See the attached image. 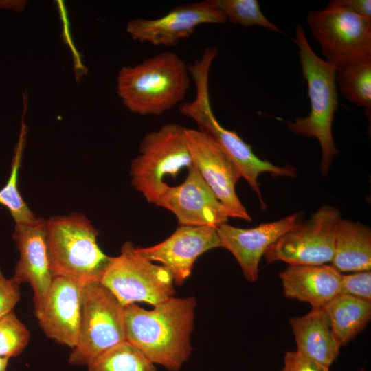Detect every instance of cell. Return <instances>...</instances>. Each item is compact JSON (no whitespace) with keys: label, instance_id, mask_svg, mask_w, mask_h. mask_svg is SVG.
Wrapping results in <instances>:
<instances>
[{"label":"cell","instance_id":"obj_1","mask_svg":"<svg viewBox=\"0 0 371 371\" xmlns=\"http://www.w3.org/2000/svg\"><path fill=\"white\" fill-rule=\"evenodd\" d=\"M194 297H172L153 310L135 304L124 306L126 340L153 363L179 370L192 352Z\"/></svg>","mask_w":371,"mask_h":371},{"label":"cell","instance_id":"obj_2","mask_svg":"<svg viewBox=\"0 0 371 371\" xmlns=\"http://www.w3.org/2000/svg\"><path fill=\"white\" fill-rule=\"evenodd\" d=\"M217 54L216 47H206L200 58L188 65L189 72L195 85L196 95L192 101L181 104L179 111L181 114L196 122L198 130L208 134L216 141L237 167L240 177L247 181L252 191L257 194L260 207L264 210L267 205L258 181L260 173L268 172L276 177H294L297 172L291 165L278 166L269 161L260 159L254 154L251 145L246 143L235 131L226 129L218 122L212 109L209 90L210 68Z\"/></svg>","mask_w":371,"mask_h":371},{"label":"cell","instance_id":"obj_3","mask_svg":"<svg viewBox=\"0 0 371 371\" xmlns=\"http://www.w3.org/2000/svg\"><path fill=\"white\" fill-rule=\"evenodd\" d=\"M187 65L176 53L165 51L117 76V94L131 113L161 115L182 102L190 88Z\"/></svg>","mask_w":371,"mask_h":371},{"label":"cell","instance_id":"obj_4","mask_svg":"<svg viewBox=\"0 0 371 371\" xmlns=\"http://www.w3.org/2000/svg\"><path fill=\"white\" fill-rule=\"evenodd\" d=\"M293 41L298 48L303 78L308 86L311 110L308 116L296 117L293 122H289L287 127L295 134L317 139L322 150L319 170L323 175H326L339 153L332 133L339 104L336 70L315 54L300 25L295 27Z\"/></svg>","mask_w":371,"mask_h":371},{"label":"cell","instance_id":"obj_5","mask_svg":"<svg viewBox=\"0 0 371 371\" xmlns=\"http://www.w3.org/2000/svg\"><path fill=\"white\" fill-rule=\"evenodd\" d=\"M98 232L81 213L47 221V247L53 277L100 281L111 258L98 244Z\"/></svg>","mask_w":371,"mask_h":371},{"label":"cell","instance_id":"obj_6","mask_svg":"<svg viewBox=\"0 0 371 371\" xmlns=\"http://www.w3.org/2000/svg\"><path fill=\"white\" fill-rule=\"evenodd\" d=\"M311 32L325 60L336 71L371 61V21L330 1L306 17Z\"/></svg>","mask_w":371,"mask_h":371},{"label":"cell","instance_id":"obj_7","mask_svg":"<svg viewBox=\"0 0 371 371\" xmlns=\"http://www.w3.org/2000/svg\"><path fill=\"white\" fill-rule=\"evenodd\" d=\"M186 128L168 123L146 134L140 142L139 155L131 162V184L146 200L157 203L166 183V176L176 177L192 159L185 140Z\"/></svg>","mask_w":371,"mask_h":371},{"label":"cell","instance_id":"obj_8","mask_svg":"<svg viewBox=\"0 0 371 371\" xmlns=\"http://www.w3.org/2000/svg\"><path fill=\"white\" fill-rule=\"evenodd\" d=\"M126 340L124 306L99 281L85 284L78 341L69 355L73 365H88Z\"/></svg>","mask_w":371,"mask_h":371},{"label":"cell","instance_id":"obj_9","mask_svg":"<svg viewBox=\"0 0 371 371\" xmlns=\"http://www.w3.org/2000/svg\"><path fill=\"white\" fill-rule=\"evenodd\" d=\"M124 305L146 302L155 306L174 297V281L163 266L153 263L126 241L112 257L100 281Z\"/></svg>","mask_w":371,"mask_h":371},{"label":"cell","instance_id":"obj_10","mask_svg":"<svg viewBox=\"0 0 371 371\" xmlns=\"http://www.w3.org/2000/svg\"><path fill=\"white\" fill-rule=\"evenodd\" d=\"M339 210L324 205L306 221H299L292 229L271 245L263 254L267 263L285 262L289 265H318L331 262Z\"/></svg>","mask_w":371,"mask_h":371},{"label":"cell","instance_id":"obj_11","mask_svg":"<svg viewBox=\"0 0 371 371\" xmlns=\"http://www.w3.org/2000/svg\"><path fill=\"white\" fill-rule=\"evenodd\" d=\"M185 140L193 164L230 217L250 221L236 192L240 175L229 156L213 137L198 129L186 128Z\"/></svg>","mask_w":371,"mask_h":371},{"label":"cell","instance_id":"obj_12","mask_svg":"<svg viewBox=\"0 0 371 371\" xmlns=\"http://www.w3.org/2000/svg\"><path fill=\"white\" fill-rule=\"evenodd\" d=\"M227 19L214 0L186 3L157 19H137L128 22L126 32L133 40L155 46L172 47L192 36L197 27L223 24Z\"/></svg>","mask_w":371,"mask_h":371},{"label":"cell","instance_id":"obj_13","mask_svg":"<svg viewBox=\"0 0 371 371\" xmlns=\"http://www.w3.org/2000/svg\"><path fill=\"white\" fill-rule=\"evenodd\" d=\"M85 284L55 276L45 295L34 302L35 316L46 336L71 348L78 341Z\"/></svg>","mask_w":371,"mask_h":371},{"label":"cell","instance_id":"obj_14","mask_svg":"<svg viewBox=\"0 0 371 371\" xmlns=\"http://www.w3.org/2000/svg\"><path fill=\"white\" fill-rule=\"evenodd\" d=\"M156 205L171 211L181 226L216 228L230 217L194 164L188 168L183 183L176 186L166 184Z\"/></svg>","mask_w":371,"mask_h":371},{"label":"cell","instance_id":"obj_15","mask_svg":"<svg viewBox=\"0 0 371 371\" xmlns=\"http://www.w3.org/2000/svg\"><path fill=\"white\" fill-rule=\"evenodd\" d=\"M221 247L216 228L212 226H181L167 239L149 247H137L150 261L161 262L174 283L181 286L190 276L198 257Z\"/></svg>","mask_w":371,"mask_h":371},{"label":"cell","instance_id":"obj_16","mask_svg":"<svg viewBox=\"0 0 371 371\" xmlns=\"http://www.w3.org/2000/svg\"><path fill=\"white\" fill-rule=\"evenodd\" d=\"M296 212L276 221L243 229L223 223L216 227L221 247L229 250L240 265L245 278L251 282L258 278L260 258L267 248L300 220Z\"/></svg>","mask_w":371,"mask_h":371},{"label":"cell","instance_id":"obj_17","mask_svg":"<svg viewBox=\"0 0 371 371\" xmlns=\"http://www.w3.org/2000/svg\"><path fill=\"white\" fill-rule=\"evenodd\" d=\"M13 239L19 252L12 280L18 285L30 284L34 302L47 293L53 279L47 247V221L38 219L31 224H16Z\"/></svg>","mask_w":371,"mask_h":371},{"label":"cell","instance_id":"obj_18","mask_svg":"<svg viewBox=\"0 0 371 371\" xmlns=\"http://www.w3.org/2000/svg\"><path fill=\"white\" fill-rule=\"evenodd\" d=\"M341 273L332 265H289L280 273L284 295L322 308L339 294Z\"/></svg>","mask_w":371,"mask_h":371},{"label":"cell","instance_id":"obj_19","mask_svg":"<svg viewBox=\"0 0 371 371\" xmlns=\"http://www.w3.org/2000/svg\"><path fill=\"white\" fill-rule=\"evenodd\" d=\"M289 324L294 333L297 352L327 368L337 359L341 345L322 308H312L304 316L292 317Z\"/></svg>","mask_w":371,"mask_h":371},{"label":"cell","instance_id":"obj_20","mask_svg":"<svg viewBox=\"0 0 371 371\" xmlns=\"http://www.w3.org/2000/svg\"><path fill=\"white\" fill-rule=\"evenodd\" d=\"M331 265L339 272L370 271L371 230L359 222L338 223Z\"/></svg>","mask_w":371,"mask_h":371},{"label":"cell","instance_id":"obj_21","mask_svg":"<svg viewBox=\"0 0 371 371\" xmlns=\"http://www.w3.org/2000/svg\"><path fill=\"white\" fill-rule=\"evenodd\" d=\"M322 308L341 346L361 332L371 317V302L348 295H337Z\"/></svg>","mask_w":371,"mask_h":371},{"label":"cell","instance_id":"obj_22","mask_svg":"<svg viewBox=\"0 0 371 371\" xmlns=\"http://www.w3.org/2000/svg\"><path fill=\"white\" fill-rule=\"evenodd\" d=\"M87 367L88 371H157L155 364L126 340L102 352Z\"/></svg>","mask_w":371,"mask_h":371},{"label":"cell","instance_id":"obj_23","mask_svg":"<svg viewBox=\"0 0 371 371\" xmlns=\"http://www.w3.org/2000/svg\"><path fill=\"white\" fill-rule=\"evenodd\" d=\"M25 135V126L23 125L12 159L9 178L5 185L0 190V204L9 211L16 224H31L38 219L22 198L18 188V175Z\"/></svg>","mask_w":371,"mask_h":371},{"label":"cell","instance_id":"obj_24","mask_svg":"<svg viewBox=\"0 0 371 371\" xmlns=\"http://www.w3.org/2000/svg\"><path fill=\"white\" fill-rule=\"evenodd\" d=\"M336 82L347 100L364 108L368 115H370L371 61L337 70Z\"/></svg>","mask_w":371,"mask_h":371},{"label":"cell","instance_id":"obj_25","mask_svg":"<svg viewBox=\"0 0 371 371\" xmlns=\"http://www.w3.org/2000/svg\"><path fill=\"white\" fill-rule=\"evenodd\" d=\"M227 21L243 27L260 26L280 33L279 27L262 12L257 0H214Z\"/></svg>","mask_w":371,"mask_h":371},{"label":"cell","instance_id":"obj_26","mask_svg":"<svg viewBox=\"0 0 371 371\" xmlns=\"http://www.w3.org/2000/svg\"><path fill=\"white\" fill-rule=\"evenodd\" d=\"M30 333L14 311L0 317V357L20 355L27 346Z\"/></svg>","mask_w":371,"mask_h":371},{"label":"cell","instance_id":"obj_27","mask_svg":"<svg viewBox=\"0 0 371 371\" xmlns=\"http://www.w3.org/2000/svg\"><path fill=\"white\" fill-rule=\"evenodd\" d=\"M339 293L371 302V272L358 271L341 276Z\"/></svg>","mask_w":371,"mask_h":371},{"label":"cell","instance_id":"obj_28","mask_svg":"<svg viewBox=\"0 0 371 371\" xmlns=\"http://www.w3.org/2000/svg\"><path fill=\"white\" fill-rule=\"evenodd\" d=\"M20 298L19 285L5 278L0 267V317L13 311Z\"/></svg>","mask_w":371,"mask_h":371},{"label":"cell","instance_id":"obj_29","mask_svg":"<svg viewBox=\"0 0 371 371\" xmlns=\"http://www.w3.org/2000/svg\"><path fill=\"white\" fill-rule=\"evenodd\" d=\"M282 371H329V368L310 359L297 351H289L284 357Z\"/></svg>","mask_w":371,"mask_h":371},{"label":"cell","instance_id":"obj_30","mask_svg":"<svg viewBox=\"0 0 371 371\" xmlns=\"http://www.w3.org/2000/svg\"><path fill=\"white\" fill-rule=\"evenodd\" d=\"M336 1L351 12L371 21L370 0H336Z\"/></svg>","mask_w":371,"mask_h":371},{"label":"cell","instance_id":"obj_31","mask_svg":"<svg viewBox=\"0 0 371 371\" xmlns=\"http://www.w3.org/2000/svg\"><path fill=\"white\" fill-rule=\"evenodd\" d=\"M8 359V358L0 357V371L6 370Z\"/></svg>","mask_w":371,"mask_h":371}]
</instances>
